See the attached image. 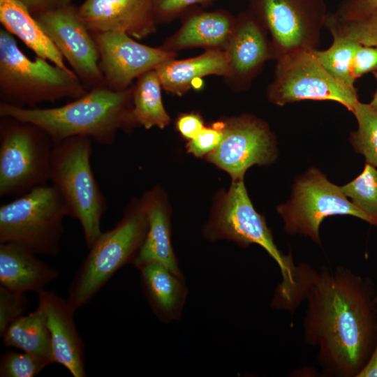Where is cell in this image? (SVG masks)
Instances as JSON below:
<instances>
[{
    "label": "cell",
    "mask_w": 377,
    "mask_h": 377,
    "mask_svg": "<svg viewBox=\"0 0 377 377\" xmlns=\"http://www.w3.org/2000/svg\"><path fill=\"white\" fill-rule=\"evenodd\" d=\"M376 295L371 279L347 267L301 263L276 286L271 307L293 313L306 302L304 341L317 348L324 376L358 377L377 341Z\"/></svg>",
    "instance_id": "obj_1"
},
{
    "label": "cell",
    "mask_w": 377,
    "mask_h": 377,
    "mask_svg": "<svg viewBox=\"0 0 377 377\" xmlns=\"http://www.w3.org/2000/svg\"><path fill=\"white\" fill-rule=\"evenodd\" d=\"M133 84L121 91L102 86L55 108H21L0 102V117H10L42 128L54 145L83 136L94 142L112 145L120 130L129 133L138 127L133 113Z\"/></svg>",
    "instance_id": "obj_2"
},
{
    "label": "cell",
    "mask_w": 377,
    "mask_h": 377,
    "mask_svg": "<svg viewBox=\"0 0 377 377\" xmlns=\"http://www.w3.org/2000/svg\"><path fill=\"white\" fill-rule=\"evenodd\" d=\"M87 92L73 71L52 65L38 56L30 59L10 32L0 30L1 102L34 108L42 102L76 99Z\"/></svg>",
    "instance_id": "obj_3"
},
{
    "label": "cell",
    "mask_w": 377,
    "mask_h": 377,
    "mask_svg": "<svg viewBox=\"0 0 377 377\" xmlns=\"http://www.w3.org/2000/svg\"><path fill=\"white\" fill-rule=\"evenodd\" d=\"M92 151V140L83 136L54 145L50 180L64 198L69 216L79 221L88 249L102 233L101 221L108 209L91 166Z\"/></svg>",
    "instance_id": "obj_4"
},
{
    "label": "cell",
    "mask_w": 377,
    "mask_h": 377,
    "mask_svg": "<svg viewBox=\"0 0 377 377\" xmlns=\"http://www.w3.org/2000/svg\"><path fill=\"white\" fill-rule=\"evenodd\" d=\"M141 200L133 202L115 226L102 232L81 263L67 300L75 309L89 303L123 266L133 263L147 232Z\"/></svg>",
    "instance_id": "obj_5"
},
{
    "label": "cell",
    "mask_w": 377,
    "mask_h": 377,
    "mask_svg": "<svg viewBox=\"0 0 377 377\" xmlns=\"http://www.w3.org/2000/svg\"><path fill=\"white\" fill-rule=\"evenodd\" d=\"M66 204L52 184H45L0 207V243L24 246L36 254L60 251Z\"/></svg>",
    "instance_id": "obj_6"
},
{
    "label": "cell",
    "mask_w": 377,
    "mask_h": 377,
    "mask_svg": "<svg viewBox=\"0 0 377 377\" xmlns=\"http://www.w3.org/2000/svg\"><path fill=\"white\" fill-rule=\"evenodd\" d=\"M54 143L39 126L0 119V196L18 197L50 180Z\"/></svg>",
    "instance_id": "obj_7"
},
{
    "label": "cell",
    "mask_w": 377,
    "mask_h": 377,
    "mask_svg": "<svg viewBox=\"0 0 377 377\" xmlns=\"http://www.w3.org/2000/svg\"><path fill=\"white\" fill-rule=\"evenodd\" d=\"M277 212L288 234L309 237L320 245V225L330 216L350 215L377 226L376 219L355 207L341 186L315 168L296 178L290 200L278 206Z\"/></svg>",
    "instance_id": "obj_8"
},
{
    "label": "cell",
    "mask_w": 377,
    "mask_h": 377,
    "mask_svg": "<svg viewBox=\"0 0 377 377\" xmlns=\"http://www.w3.org/2000/svg\"><path fill=\"white\" fill-rule=\"evenodd\" d=\"M266 94L279 106L305 100L330 101L351 112L359 101L357 89L333 78L320 65L314 50H297L277 59Z\"/></svg>",
    "instance_id": "obj_9"
},
{
    "label": "cell",
    "mask_w": 377,
    "mask_h": 377,
    "mask_svg": "<svg viewBox=\"0 0 377 377\" xmlns=\"http://www.w3.org/2000/svg\"><path fill=\"white\" fill-rule=\"evenodd\" d=\"M249 10L268 31L276 61L317 50L329 13L325 0H249Z\"/></svg>",
    "instance_id": "obj_10"
},
{
    "label": "cell",
    "mask_w": 377,
    "mask_h": 377,
    "mask_svg": "<svg viewBox=\"0 0 377 377\" xmlns=\"http://www.w3.org/2000/svg\"><path fill=\"white\" fill-rule=\"evenodd\" d=\"M207 230L212 239H228L244 246H260L277 263L282 281L292 280L295 267L292 256L284 255L278 249L265 219L256 211L248 196L243 179L232 180L222 206Z\"/></svg>",
    "instance_id": "obj_11"
},
{
    "label": "cell",
    "mask_w": 377,
    "mask_h": 377,
    "mask_svg": "<svg viewBox=\"0 0 377 377\" xmlns=\"http://www.w3.org/2000/svg\"><path fill=\"white\" fill-rule=\"evenodd\" d=\"M34 17L87 91L105 86L96 43L77 7L71 4Z\"/></svg>",
    "instance_id": "obj_12"
},
{
    "label": "cell",
    "mask_w": 377,
    "mask_h": 377,
    "mask_svg": "<svg viewBox=\"0 0 377 377\" xmlns=\"http://www.w3.org/2000/svg\"><path fill=\"white\" fill-rule=\"evenodd\" d=\"M223 138L209 160L228 172L232 180L244 179L251 166L272 162L276 156L274 134L263 120L242 114L221 121Z\"/></svg>",
    "instance_id": "obj_13"
},
{
    "label": "cell",
    "mask_w": 377,
    "mask_h": 377,
    "mask_svg": "<svg viewBox=\"0 0 377 377\" xmlns=\"http://www.w3.org/2000/svg\"><path fill=\"white\" fill-rule=\"evenodd\" d=\"M99 54V68L105 84L114 91L124 90L143 73L176 59V52L141 44L121 32L91 34Z\"/></svg>",
    "instance_id": "obj_14"
},
{
    "label": "cell",
    "mask_w": 377,
    "mask_h": 377,
    "mask_svg": "<svg viewBox=\"0 0 377 377\" xmlns=\"http://www.w3.org/2000/svg\"><path fill=\"white\" fill-rule=\"evenodd\" d=\"M224 52L228 71L223 79L235 91L249 89L265 63L274 60L268 31L249 10L236 16L234 29Z\"/></svg>",
    "instance_id": "obj_15"
},
{
    "label": "cell",
    "mask_w": 377,
    "mask_h": 377,
    "mask_svg": "<svg viewBox=\"0 0 377 377\" xmlns=\"http://www.w3.org/2000/svg\"><path fill=\"white\" fill-rule=\"evenodd\" d=\"M77 8L91 34L121 32L141 40L156 31L151 0H85Z\"/></svg>",
    "instance_id": "obj_16"
},
{
    "label": "cell",
    "mask_w": 377,
    "mask_h": 377,
    "mask_svg": "<svg viewBox=\"0 0 377 377\" xmlns=\"http://www.w3.org/2000/svg\"><path fill=\"white\" fill-rule=\"evenodd\" d=\"M50 331L54 363L64 367L73 377H85L84 342L75 324V307L66 299L44 289L36 293Z\"/></svg>",
    "instance_id": "obj_17"
},
{
    "label": "cell",
    "mask_w": 377,
    "mask_h": 377,
    "mask_svg": "<svg viewBox=\"0 0 377 377\" xmlns=\"http://www.w3.org/2000/svg\"><path fill=\"white\" fill-rule=\"evenodd\" d=\"M180 18L179 28L159 46L164 51L177 53L193 47L224 50L236 21L226 10L206 11L198 6L188 9Z\"/></svg>",
    "instance_id": "obj_18"
},
{
    "label": "cell",
    "mask_w": 377,
    "mask_h": 377,
    "mask_svg": "<svg viewBox=\"0 0 377 377\" xmlns=\"http://www.w3.org/2000/svg\"><path fill=\"white\" fill-rule=\"evenodd\" d=\"M29 249L0 243V285L20 293L44 289L59 276L57 270Z\"/></svg>",
    "instance_id": "obj_19"
},
{
    "label": "cell",
    "mask_w": 377,
    "mask_h": 377,
    "mask_svg": "<svg viewBox=\"0 0 377 377\" xmlns=\"http://www.w3.org/2000/svg\"><path fill=\"white\" fill-rule=\"evenodd\" d=\"M145 297L156 318L163 323L180 318L187 296L183 275L158 263L138 268Z\"/></svg>",
    "instance_id": "obj_20"
},
{
    "label": "cell",
    "mask_w": 377,
    "mask_h": 377,
    "mask_svg": "<svg viewBox=\"0 0 377 377\" xmlns=\"http://www.w3.org/2000/svg\"><path fill=\"white\" fill-rule=\"evenodd\" d=\"M147 215L148 228L144 242L133 264L135 267L149 263H158L182 274L170 240L167 208L158 189L145 193L141 200Z\"/></svg>",
    "instance_id": "obj_21"
},
{
    "label": "cell",
    "mask_w": 377,
    "mask_h": 377,
    "mask_svg": "<svg viewBox=\"0 0 377 377\" xmlns=\"http://www.w3.org/2000/svg\"><path fill=\"white\" fill-rule=\"evenodd\" d=\"M155 71L162 89L181 96L191 88L193 81L201 77L212 75L224 77L228 74V66L224 50L209 49L191 58L168 61Z\"/></svg>",
    "instance_id": "obj_22"
},
{
    "label": "cell",
    "mask_w": 377,
    "mask_h": 377,
    "mask_svg": "<svg viewBox=\"0 0 377 377\" xmlns=\"http://www.w3.org/2000/svg\"><path fill=\"white\" fill-rule=\"evenodd\" d=\"M0 22L36 56L64 69H69L64 57L29 10L18 0H0Z\"/></svg>",
    "instance_id": "obj_23"
},
{
    "label": "cell",
    "mask_w": 377,
    "mask_h": 377,
    "mask_svg": "<svg viewBox=\"0 0 377 377\" xmlns=\"http://www.w3.org/2000/svg\"><path fill=\"white\" fill-rule=\"evenodd\" d=\"M6 347L36 355L49 364L54 363L51 337L43 309H36L13 321L1 336Z\"/></svg>",
    "instance_id": "obj_24"
},
{
    "label": "cell",
    "mask_w": 377,
    "mask_h": 377,
    "mask_svg": "<svg viewBox=\"0 0 377 377\" xmlns=\"http://www.w3.org/2000/svg\"><path fill=\"white\" fill-rule=\"evenodd\" d=\"M162 86L156 71L150 70L137 78L133 84V113L138 126L145 129L163 128L170 118L162 101Z\"/></svg>",
    "instance_id": "obj_25"
},
{
    "label": "cell",
    "mask_w": 377,
    "mask_h": 377,
    "mask_svg": "<svg viewBox=\"0 0 377 377\" xmlns=\"http://www.w3.org/2000/svg\"><path fill=\"white\" fill-rule=\"evenodd\" d=\"M332 45L326 50H315V55L323 68L338 82L355 87L352 68L355 52L360 43L340 36H332Z\"/></svg>",
    "instance_id": "obj_26"
},
{
    "label": "cell",
    "mask_w": 377,
    "mask_h": 377,
    "mask_svg": "<svg viewBox=\"0 0 377 377\" xmlns=\"http://www.w3.org/2000/svg\"><path fill=\"white\" fill-rule=\"evenodd\" d=\"M353 113L357 128L350 133V142L355 151L364 156L366 163L377 168V108L359 101Z\"/></svg>",
    "instance_id": "obj_27"
},
{
    "label": "cell",
    "mask_w": 377,
    "mask_h": 377,
    "mask_svg": "<svg viewBox=\"0 0 377 377\" xmlns=\"http://www.w3.org/2000/svg\"><path fill=\"white\" fill-rule=\"evenodd\" d=\"M325 27L332 36H340L361 45H377V9L353 20H340L328 13Z\"/></svg>",
    "instance_id": "obj_28"
},
{
    "label": "cell",
    "mask_w": 377,
    "mask_h": 377,
    "mask_svg": "<svg viewBox=\"0 0 377 377\" xmlns=\"http://www.w3.org/2000/svg\"><path fill=\"white\" fill-rule=\"evenodd\" d=\"M350 201L363 212L377 220V168L366 163L362 172L341 186Z\"/></svg>",
    "instance_id": "obj_29"
},
{
    "label": "cell",
    "mask_w": 377,
    "mask_h": 377,
    "mask_svg": "<svg viewBox=\"0 0 377 377\" xmlns=\"http://www.w3.org/2000/svg\"><path fill=\"white\" fill-rule=\"evenodd\" d=\"M33 354L7 351L0 358L1 377H34L49 365Z\"/></svg>",
    "instance_id": "obj_30"
},
{
    "label": "cell",
    "mask_w": 377,
    "mask_h": 377,
    "mask_svg": "<svg viewBox=\"0 0 377 377\" xmlns=\"http://www.w3.org/2000/svg\"><path fill=\"white\" fill-rule=\"evenodd\" d=\"M27 309L24 293L8 289L0 285V335Z\"/></svg>",
    "instance_id": "obj_31"
},
{
    "label": "cell",
    "mask_w": 377,
    "mask_h": 377,
    "mask_svg": "<svg viewBox=\"0 0 377 377\" xmlns=\"http://www.w3.org/2000/svg\"><path fill=\"white\" fill-rule=\"evenodd\" d=\"M217 0H151L156 24L170 22L195 6H207Z\"/></svg>",
    "instance_id": "obj_32"
},
{
    "label": "cell",
    "mask_w": 377,
    "mask_h": 377,
    "mask_svg": "<svg viewBox=\"0 0 377 377\" xmlns=\"http://www.w3.org/2000/svg\"><path fill=\"white\" fill-rule=\"evenodd\" d=\"M222 138V124L221 121H217L212 126H205L197 136L190 140L187 148L190 153L200 157L215 150Z\"/></svg>",
    "instance_id": "obj_33"
},
{
    "label": "cell",
    "mask_w": 377,
    "mask_h": 377,
    "mask_svg": "<svg viewBox=\"0 0 377 377\" xmlns=\"http://www.w3.org/2000/svg\"><path fill=\"white\" fill-rule=\"evenodd\" d=\"M377 72V45L359 44L354 55L352 74L356 80L368 73Z\"/></svg>",
    "instance_id": "obj_34"
},
{
    "label": "cell",
    "mask_w": 377,
    "mask_h": 377,
    "mask_svg": "<svg viewBox=\"0 0 377 377\" xmlns=\"http://www.w3.org/2000/svg\"><path fill=\"white\" fill-rule=\"evenodd\" d=\"M377 9V0H343L337 10L330 13L335 18L353 20Z\"/></svg>",
    "instance_id": "obj_35"
},
{
    "label": "cell",
    "mask_w": 377,
    "mask_h": 377,
    "mask_svg": "<svg viewBox=\"0 0 377 377\" xmlns=\"http://www.w3.org/2000/svg\"><path fill=\"white\" fill-rule=\"evenodd\" d=\"M175 124L180 134L189 140L197 136L205 127L201 116L193 112L180 114Z\"/></svg>",
    "instance_id": "obj_36"
},
{
    "label": "cell",
    "mask_w": 377,
    "mask_h": 377,
    "mask_svg": "<svg viewBox=\"0 0 377 377\" xmlns=\"http://www.w3.org/2000/svg\"><path fill=\"white\" fill-rule=\"evenodd\" d=\"M33 15L54 11L71 4V0H18Z\"/></svg>",
    "instance_id": "obj_37"
},
{
    "label": "cell",
    "mask_w": 377,
    "mask_h": 377,
    "mask_svg": "<svg viewBox=\"0 0 377 377\" xmlns=\"http://www.w3.org/2000/svg\"><path fill=\"white\" fill-rule=\"evenodd\" d=\"M376 304L377 309V295L376 297ZM358 377H377V341L373 353Z\"/></svg>",
    "instance_id": "obj_38"
},
{
    "label": "cell",
    "mask_w": 377,
    "mask_h": 377,
    "mask_svg": "<svg viewBox=\"0 0 377 377\" xmlns=\"http://www.w3.org/2000/svg\"><path fill=\"white\" fill-rule=\"evenodd\" d=\"M374 77L376 78V81H377V72L373 73ZM370 105H371L372 106H374V108H377V89L375 92V94H374L373 96V98L371 99V101H370Z\"/></svg>",
    "instance_id": "obj_39"
}]
</instances>
